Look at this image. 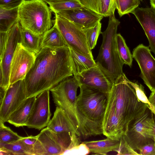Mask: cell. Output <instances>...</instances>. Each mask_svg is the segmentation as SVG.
<instances>
[{
  "label": "cell",
  "instance_id": "4316f807",
  "mask_svg": "<svg viewBox=\"0 0 155 155\" xmlns=\"http://www.w3.org/2000/svg\"><path fill=\"white\" fill-rule=\"evenodd\" d=\"M116 41L118 52L121 61L124 64L131 67L133 61V55L125 40L120 34H117Z\"/></svg>",
  "mask_w": 155,
  "mask_h": 155
},
{
  "label": "cell",
  "instance_id": "7c38bea8",
  "mask_svg": "<svg viewBox=\"0 0 155 155\" xmlns=\"http://www.w3.org/2000/svg\"><path fill=\"white\" fill-rule=\"evenodd\" d=\"M133 57L141 71L140 77L151 91L155 90V59L149 47L140 44L133 51Z\"/></svg>",
  "mask_w": 155,
  "mask_h": 155
},
{
  "label": "cell",
  "instance_id": "484cf974",
  "mask_svg": "<svg viewBox=\"0 0 155 155\" xmlns=\"http://www.w3.org/2000/svg\"><path fill=\"white\" fill-rule=\"evenodd\" d=\"M18 8L7 9L0 7V31H7L18 21Z\"/></svg>",
  "mask_w": 155,
  "mask_h": 155
},
{
  "label": "cell",
  "instance_id": "b9f144b4",
  "mask_svg": "<svg viewBox=\"0 0 155 155\" xmlns=\"http://www.w3.org/2000/svg\"><path fill=\"white\" fill-rule=\"evenodd\" d=\"M151 7L155 8V0H150Z\"/></svg>",
  "mask_w": 155,
  "mask_h": 155
},
{
  "label": "cell",
  "instance_id": "83f0119b",
  "mask_svg": "<svg viewBox=\"0 0 155 155\" xmlns=\"http://www.w3.org/2000/svg\"><path fill=\"white\" fill-rule=\"evenodd\" d=\"M80 138V137L76 135L73 136L68 150L65 153L68 152L69 154L78 155L89 154L90 152L89 148L84 142L81 143Z\"/></svg>",
  "mask_w": 155,
  "mask_h": 155
},
{
  "label": "cell",
  "instance_id": "5b68a950",
  "mask_svg": "<svg viewBox=\"0 0 155 155\" xmlns=\"http://www.w3.org/2000/svg\"><path fill=\"white\" fill-rule=\"evenodd\" d=\"M51 12L42 0H25L18 8V21L22 28L42 36L54 24Z\"/></svg>",
  "mask_w": 155,
  "mask_h": 155
},
{
  "label": "cell",
  "instance_id": "8fae6325",
  "mask_svg": "<svg viewBox=\"0 0 155 155\" xmlns=\"http://www.w3.org/2000/svg\"><path fill=\"white\" fill-rule=\"evenodd\" d=\"M151 112L148 108L143 114L132 120L124 134L128 145L135 150H138L144 145L154 142L147 137L146 132L147 121Z\"/></svg>",
  "mask_w": 155,
  "mask_h": 155
},
{
  "label": "cell",
  "instance_id": "ffe728a7",
  "mask_svg": "<svg viewBox=\"0 0 155 155\" xmlns=\"http://www.w3.org/2000/svg\"><path fill=\"white\" fill-rule=\"evenodd\" d=\"M89 148L90 153L95 154L105 155L112 151L116 152L120 145V140L110 138L102 140L84 141Z\"/></svg>",
  "mask_w": 155,
  "mask_h": 155
},
{
  "label": "cell",
  "instance_id": "2e32d148",
  "mask_svg": "<svg viewBox=\"0 0 155 155\" xmlns=\"http://www.w3.org/2000/svg\"><path fill=\"white\" fill-rule=\"evenodd\" d=\"M74 76L79 85L105 92L109 93L113 85L97 65Z\"/></svg>",
  "mask_w": 155,
  "mask_h": 155
},
{
  "label": "cell",
  "instance_id": "836d02e7",
  "mask_svg": "<svg viewBox=\"0 0 155 155\" xmlns=\"http://www.w3.org/2000/svg\"><path fill=\"white\" fill-rule=\"evenodd\" d=\"M120 146L116 151L117 155H138L139 153L135 150L132 149L126 141L124 135L120 139Z\"/></svg>",
  "mask_w": 155,
  "mask_h": 155
},
{
  "label": "cell",
  "instance_id": "603a6c76",
  "mask_svg": "<svg viewBox=\"0 0 155 155\" xmlns=\"http://www.w3.org/2000/svg\"><path fill=\"white\" fill-rule=\"evenodd\" d=\"M70 49L72 71L74 75L79 74L97 65L94 60L91 59L70 48Z\"/></svg>",
  "mask_w": 155,
  "mask_h": 155
},
{
  "label": "cell",
  "instance_id": "f35d334b",
  "mask_svg": "<svg viewBox=\"0 0 155 155\" xmlns=\"http://www.w3.org/2000/svg\"><path fill=\"white\" fill-rule=\"evenodd\" d=\"M37 135L35 136L31 135L27 137H22L21 139L25 144L33 150V146L37 140Z\"/></svg>",
  "mask_w": 155,
  "mask_h": 155
},
{
  "label": "cell",
  "instance_id": "3957f363",
  "mask_svg": "<svg viewBox=\"0 0 155 155\" xmlns=\"http://www.w3.org/2000/svg\"><path fill=\"white\" fill-rule=\"evenodd\" d=\"M76 108L81 124L80 134L85 139L103 134V123L109 93L79 85Z\"/></svg>",
  "mask_w": 155,
  "mask_h": 155
},
{
  "label": "cell",
  "instance_id": "74e56055",
  "mask_svg": "<svg viewBox=\"0 0 155 155\" xmlns=\"http://www.w3.org/2000/svg\"><path fill=\"white\" fill-rule=\"evenodd\" d=\"M0 58L3 54L8 39V31H0Z\"/></svg>",
  "mask_w": 155,
  "mask_h": 155
},
{
  "label": "cell",
  "instance_id": "8d00e7d4",
  "mask_svg": "<svg viewBox=\"0 0 155 155\" xmlns=\"http://www.w3.org/2000/svg\"><path fill=\"white\" fill-rule=\"evenodd\" d=\"M140 155H155V143L152 142L141 147L138 150Z\"/></svg>",
  "mask_w": 155,
  "mask_h": 155
},
{
  "label": "cell",
  "instance_id": "ac0fdd59",
  "mask_svg": "<svg viewBox=\"0 0 155 155\" xmlns=\"http://www.w3.org/2000/svg\"><path fill=\"white\" fill-rule=\"evenodd\" d=\"M47 127L59 136L68 134H77L73 125L65 112L58 107L56 106L53 116Z\"/></svg>",
  "mask_w": 155,
  "mask_h": 155
},
{
  "label": "cell",
  "instance_id": "7402d4cb",
  "mask_svg": "<svg viewBox=\"0 0 155 155\" xmlns=\"http://www.w3.org/2000/svg\"><path fill=\"white\" fill-rule=\"evenodd\" d=\"M67 46L57 28L53 25L42 36L41 48L56 49Z\"/></svg>",
  "mask_w": 155,
  "mask_h": 155
},
{
  "label": "cell",
  "instance_id": "ab89813d",
  "mask_svg": "<svg viewBox=\"0 0 155 155\" xmlns=\"http://www.w3.org/2000/svg\"><path fill=\"white\" fill-rule=\"evenodd\" d=\"M151 91L148 99L150 103L155 108V90Z\"/></svg>",
  "mask_w": 155,
  "mask_h": 155
},
{
  "label": "cell",
  "instance_id": "ba28073f",
  "mask_svg": "<svg viewBox=\"0 0 155 155\" xmlns=\"http://www.w3.org/2000/svg\"><path fill=\"white\" fill-rule=\"evenodd\" d=\"M21 27L19 21L8 31V39L2 57L0 58V88L6 91L10 85V68L18 44L21 39Z\"/></svg>",
  "mask_w": 155,
  "mask_h": 155
},
{
  "label": "cell",
  "instance_id": "d6986e66",
  "mask_svg": "<svg viewBox=\"0 0 155 155\" xmlns=\"http://www.w3.org/2000/svg\"><path fill=\"white\" fill-rule=\"evenodd\" d=\"M37 96L26 98L12 113L8 122L16 127L26 126Z\"/></svg>",
  "mask_w": 155,
  "mask_h": 155
},
{
  "label": "cell",
  "instance_id": "4dcf8cb0",
  "mask_svg": "<svg viewBox=\"0 0 155 155\" xmlns=\"http://www.w3.org/2000/svg\"><path fill=\"white\" fill-rule=\"evenodd\" d=\"M101 23L98 22L94 26L84 30L90 49H94L96 45L99 35L101 33Z\"/></svg>",
  "mask_w": 155,
  "mask_h": 155
},
{
  "label": "cell",
  "instance_id": "277c9868",
  "mask_svg": "<svg viewBox=\"0 0 155 155\" xmlns=\"http://www.w3.org/2000/svg\"><path fill=\"white\" fill-rule=\"evenodd\" d=\"M109 17L107 27L101 33L103 37L102 44L95 61L113 84L124 73L122 68L124 64L119 56L116 41L120 22L115 17L114 14Z\"/></svg>",
  "mask_w": 155,
  "mask_h": 155
},
{
  "label": "cell",
  "instance_id": "9a60e30c",
  "mask_svg": "<svg viewBox=\"0 0 155 155\" xmlns=\"http://www.w3.org/2000/svg\"><path fill=\"white\" fill-rule=\"evenodd\" d=\"M56 13L83 30L94 26L104 17L84 7L63 11Z\"/></svg>",
  "mask_w": 155,
  "mask_h": 155
},
{
  "label": "cell",
  "instance_id": "8992f818",
  "mask_svg": "<svg viewBox=\"0 0 155 155\" xmlns=\"http://www.w3.org/2000/svg\"><path fill=\"white\" fill-rule=\"evenodd\" d=\"M79 84L74 77H67L51 89L54 103L65 112L77 135L81 136V124L76 108L77 90Z\"/></svg>",
  "mask_w": 155,
  "mask_h": 155
},
{
  "label": "cell",
  "instance_id": "d590c367",
  "mask_svg": "<svg viewBox=\"0 0 155 155\" xmlns=\"http://www.w3.org/2000/svg\"><path fill=\"white\" fill-rule=\"evenodd\" d=\"M25 0H0V7L7 9L18 8Z\"/></svg>",
  "mask_w": 155,
  "mask_h": 155
},
{
  "label": "cell",
  "instance_id": "52a82bcc",
  "mask_svg": "<svg viewBox=\"0 0 155 155\" xmlns=\"http://www.w3.org/2000/svg\"><path fill=\"white\" fill-rule=\"evenodd\" d=\"M54 14V25L60 31L67 46L74 51L94 60L84 31L58 14Z\"/></svg>",
  "mask_w": 155,
  "mask_h": 155
},
{
  "label": "cell",
  "instance_id": "5bb4252c",
  "mask_svg": "<svg viewBox=\"0 0 155 155\" xmlns=\"http://www.w3.org/2000/svg\"><path fill=\"white\" fill-rule=\"evenodd\" d=\"M26 98L24 80L10 84L0 102V121L7 122L11 114Z\"/></svg>",
  "mask_w": 155,
  "mask_h": 155
},
{
  "label": "cell",
  "instance_id": "1f68e13d",
  "mask_svg": "<svg viewBox=\"0 0 155 155\" xmlns=\"http://www.w3.org/2000/svg\"><path fill=\"white\" fill-rule=\"evenodd\" d=\"M84 7L79 0H71L49 5L51 11L54 13L64 10H69Z\"/></svg>",
  "mask_w": 155,
  "mask_h": 155
},
{
  "label": "cell",
  "instance_id": "6da1fadb",
  "mask_svg": "<svg viewBox=\"0 0 155 155\" xmlns=\"http://www.w3.org/2000/svg\"><path fill=\"white\" fill-rule=\"evenodd\" d=\"M124 73L113 84L109 93L103 123V135L119 140L130 123L143 114L147 106L138 98Z\"/></svg>",
  "mask_w": 155,
  "mask_h": 155
},
{
  "label": "cell",
  "instance_id": "e575fe53",
  "mask_svg": "<svg viewBox=\"0 0 155 155\" xmlns=\"http://www.w3.org/2000/svg\"><path fill=\"white\" fill-rule=\"evenodd\" d=\"M153 114L152 113L147 120L146 132L147 137L155 143V119L153 118Z\"/></svg>",
  "mask_w": 155,
  "mask_h": 155
},
{
  "label": "cell",
  "instance_id": "9c48e42d",
  "mask_svg": "<svg viewBox=\"0 0 155 155\" xmlns=\"http://www.w3.org/2000/svg\"><path fill=\"white\" fill-rule=\"evenodd\" d=\"M33 150V155L64 154L70 143L60 137L47 127L37 135Z\"/></svg>",
  "mask_w": 155,
  "mask_h": 155
},
{
  "label": "cell",
  "instance_id": "60d3db41",
  "mask_svg": "<svg viewBox=\"0 0 155 155\" xmlns=\"http://www.w3.org/2000/svg\"><path fill=\"white\" fill-rule=\"evenodd\" d=\"M49 5L56 4L71 0H42Z\"/></svg>",
  "mask_w": 155,
  "mask_h": 155
},
{
  "label": "cell",
  "instance_id": "f1b7e54d",
  "mask_svg": "<svg viewBox=\"0 0 155 155\" xmlns=\"http://www.w3.org/2000/svg\"><path fill=\"white\" fill-rule=\"evenodd\" d=\"M116 8L120 17L131 13L139 6V0H115Z\"/></svg>",
  "mask_w": 155,
  "mask_h": 155
},
{
  "label": "cell",
  "instance_id": "f546056e",
  "mask_svg": "<svg viewBox=\"0 0 155 155\" xmlns=\"http://www.w3.org/2000/svg\"><path fill=\"white\" fill-rule=\"evenodd\" d=\"M0 121V144L10 143L20 139L22 137L5 126Z\"/></svg>",
  "mask_w": 155,
  "mask_h": 155
},
{
  "label": "cell",
  "instance_id": "d4e9b609",
  "mask_svg": "<svg viewBox=\"0 0 155 155\" xmlns=\"http://www.w3.org/2000/svg\"><path fill=\"white\" fill-rule=\"evenodd\" d=\"M42 36L35 34L21 27L20 43L27 49L37 54L41 49Z\"/></svg>",
  "mask_w": 155,
  "mask_h": 155
},
{
  "label": "cell",
  "instance_id": "d6a6232c",
  "mask_svg": "<svg viewBox=\"0 0 155 155\" xmlns=\"http://www.w3.org/2000/svg\"><path fill=\"white\" fill-rule=\"evenodd\" d=\"M129 83L134 89L137 97L138 99L143 103L146 104L155 116V108L151 104L145 94L143 87L141 84L136 82L134 83L128 79Z\"/></svg>",
  "mask_w": 155,
  "mask_h": 155
},
{
  "label": "cell",
  "instance_id": "7a4b0ae2",
  "mask_svg": "<svg viewBox=\"0 0 155 155\" xmlns=\"http://www.w3.org/2000/svg\"><path fill=\"white\" fill-rule=\"evenodd\" d=\"M73 74L70 49L68 46L41 48L24 80L26 98L37 96L45 91L50 90Z\"/></svg>",
  "mask_w": 155,
  "mask_h": 155
},
{
  "label": "cell",
  "instance_id": "cb8c5ba5",
  "mask_svg": "<svg viewBox=\"0 0 155 155\" xmlns=\"http://www.w3.org/2000/svg\"><path fill=\"white\" fill-rule=\"evenodd\" d=\"M21 138L10 143L0 144V154L33 155V149L25 144Z\"/></svg>",
  "mask_w": 155,
  "mask_h": 155
},
{
  "label": "cell",
  "instance_id": "30bf717a",
  "mask_svg": "<svg viewBox=\"0 0 155 155\" xmlns=\"http://www.w3.org/2000/svg\"><path fill=\"white\" fill-rule=\"evenodd\" d=\"M36 54L18 44L10 66V85L24 80L34 65Z\"/></svg>",
  "mask_w": 155,
  "mask_h": 155
},
{
  "label": "cell",
  "instance_id": "4fadbf2b",
  "mask_svg": "<svg viewBox=\"0 0 155 155\" xmlns=\"http://www.w3.org/2000/svg\"><path fill=\"white\" fill-rule=\"evenodd\" d=\"M49 91H45L36 97L26 124L28 128L40 130L49 122L51 116Z\"/></svg>",
  "mask_w": 155,
  "mask_h": 155
},
{
  "label": "cell",
  "instance_id": "e0dca14e",
  "mask_svg": "<svg viewBox=\"0 0 155 155\" xmlns=\"http://www.w3.org/2000/svg\"><path fill=\"white\" fill-rule=\"evenodd\" d=\"M131 13L142 27L148 39L150 49L155 54V8L138 7Z\"/></svg>",
  "mask_w": 155,
  "mask_h": 155
},
{
  "label": "cell",
  "instance_id": "44dd1931",
  "mask_svg": "<svg viewBox=\"0 0 155 155\" xmlns=\"http://www.w3.org/2000/svg\"><path fill=\"white\" fill-rule=\"evenodd\" d=\"M85 7L104 17L114 14L116 9L115 0H79Z\"/></svg>",
  "mask_w": 155,
  "mask_h": 155
}]
</instances>
